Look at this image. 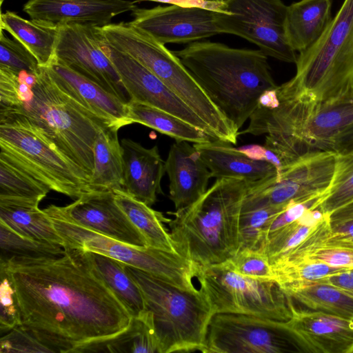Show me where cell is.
I'll return each instance as SVG.
<instances>
[{
    "mask_svg": "<svg viewBox=\"0 0 353 353\" xmlns=\"http://www.w3.org/2000/svg\"><path fill=\"white\" fill-rule=\"evenodd\" d=\"M0 269L14 290L19 327L50 352H99L132 316L91 270L81 250L54 257L12 258Z\"/></svg>",
    "mask_w": 353,
    "mask_h": 353,
    "instance_id": "6da1fadb",
    "label": "cell"
},
{
    "mask_svg": "<svg viewBox=\"0 0 353 353\" xmlns=\"http://www.w3.org/2000/svg\"><path fill=\"white\" fill-rule=\"evenodd\" d=\"M275 88L261 96L248 127L239 135H265L264 145L276 153L285 167L308 153L334 152L338 140L353 127V100L284 101L277 98Z\"/></svg>",
    "mask_w": 353,
    "mask_h": 353,
    "instance_id": "7a4b0ae2",
    "label": "cell"
},
{
    "mask_svg": "<svg viewBox=\"0 0 353 353\" xmlns=\"http://www.w3.org/2000/svg\"><path fill=\"white\" fill-rule=\"evenodd\" d=\"M210 99L239 131L261 96L277 86L268 56L212 41L190 43L173 51Z\"/></svg>",
    "mask_w": 353,
    "mask_h": 353,
    "instance_id": "3957f363",
    "label": "cell"
},
{
    "mask_svg": "<svg viewBox=\"0 0 353 353\" xmlns=\"http://www.w3.org/2000/svg\"><path fill=\"white\" fill-rule=\"evenodd\" d=\"M253 183L216 179L194 203L168 212L166 223L178 254L205 266L230 260L240 250L239 221Z\"/></svg>",
    "mask_w": 353,
    "mask_h": 353,
    "instance_id": "277c9868",
    "label": "cell"
},
{
    "mask_svg": "<svg viewBox=\"0 0 353 353\" xmlns=\"http://www.w3.org/2000/svg\"><path fill=\"white\" fill-rule=\"evenodd\" d=\"M296 73L275 88L280 100L330 103L353 100V0H344L322 36L299 52Z\"/></svg>",
    "mask_w": 353,
    "mask_h": 353,
    "instance_id": "5b68a950",
    "label": "cell"
},
{
    "mask_svg": "<svg viewBox=\"0 0 353 353\" xmlns=\"http://www.w3.org/2000/svg\"><path fill=\"white\" fill-rule=\"evenodd\" d=\"M105 41L134 58L183 100L208 125L215 140L233 145L239 131L172 51L130 22L101 26Z\"/></svg>",
    "mask_w": 353,
    "mask_h": 353,
    "instance_id": "8992f818",
    "label": "cell"
},
{
    "mask_svg": "<svg viewBox=\"0 0 353 353\" xmlns=\"http://www.w3.org/2000/svg\"><path fill=\"white\" fill-rule=\"evenodd\" d=\"M0 108V157L73 199L92 191L90 176L42 128L14 108Z\"/></svg>",
    "mask_w": 353,
    "mask_h": 353,
    "instance_id": "52a82bcc",
    "label": "cell"
},
{
    "mask_svg": "<svg viewBox=\"0 0 353 353\" xmlns=\"http://www.w3.org/2000/svg\"><path fill=\"white\" fill-rule=\"evenodd\" d=\"M152 315L158 353L203 352L214 312L199 288L188 291L125 264Z\"/></svg>",
    "mask_w": 353,
    "mask_h": 353,
    "instance_id": "ba28073f",
    "label": "cell"
},
{
    "mask_svg": "<svg viewBox=\"0 0 353 353\" xmlns=\"http://www.w3.org/2000/svg\"><path fill=\"white\" fill-rule=\"evenodd\" d=\"M32 90L30 101L12 108L42 128L59 148L90 178L95 139L98 133L109 125L63 92L46 68L39 67Z\"/></svg>",
    "mask_w": 353,
    "mask_h": 353,
    "instance_id": "9c48e42d",
    "label": "cell"
},
{
    "mask_svg": "<svg viewBox=\"0 0 353 353\" xmlns=\"http://www.w3.org/2000/svg\"><path fill=\"white\" fill-rule=\"evenodd\" d=\"M195 279L214 314H246L281 321L292 317V299L274 280L241 274L227 261L198 265Z\"/></svg>",
    "mask_w": 353,
    "mask_h": 353,
    "instance_id": "30bf717a",
    "label": "cell"
},
{
    "mask_svg": "<svg viewBox=\"0 0 353 353\" xmlns=\"http://www.w3.org/2000/svg\"><path fill=\"white\" fill-rule=\"evenodd\" d=\"M63 248L99 253L150 273L179 288L196 291L198 265L182 255L151 247H138L74 223L50 217Z\"/></svg>",
    "mask_w": 353,
    "mask_h": 353,
    "instance_id": "8fae6325",
    "label": "cell"
},
{
    "mask_svg": "<svg viewBox=\"0 0 353 353\" xmlns=\"http://www.w3.org/2000/svg\"><path fill=\"white\" fill-rule=\"evenodd\" d=\"M337 154L331 151L303 155L278 174L253 183L242 210L265 205H287L326 193L332 181Z\"/></svg>",
    "mask_w": 353,
    "mask_h": 353,
    "instance_id": "7c38bea8",
    "label": "cell"
},
{
    "mask_svg": "<svg viewBox=\"0 0 353 353\" xmlns=\"http://www.w3.org/2000/svg\"><path fill=\"white\" fill-rule=\"evenodd\" d=\"M287 8L281 0H225L224 13H218L219 30L248 40L268 57L296 63L298 55L285 36Z\"/></svg>",
    "mask_w": 353,
    "mask_h": 353,
    "instance_id": "4fadbf2b",
    "label": "cell"
},
{
    "mask_svg": "<svg viewBox=\"0 0 353 353\" xmlns=\"http://www.w3.org/2000/svg\"><path fill=\"white\" fill-rule=\"evenodd\" d=\"M299 352L285 321L238 314L216 313L208 329L203 353Z\"/></svg>",
    "mask_w": 353,
    "mask_h": 353,
    "instance_id": "5bb4252c",
    "label": "cell"
},
{
    "mask_svg": "<svg viewBox=\"0 0 353 353\" xmlns=\"http://www.w3.org/2000/svg\"><path fill=\"white\" fill-rule=\"evenodd\" d=\"M58 26L55 58L128 103V95L119 74L102 49L101 26L91 24Z\"/></svg>",
    "mask_w": 353,
    "mask_h": 353,
    "instance_id": "9a60e30c",
    "label": "cell"
},
{
    "mask_svg": "<svg viewBox=\"0 0 353 353\" xmlns=\"http://www.w3.org/2000/svg\"><path fill=\"white\" fill-rule=\"evenodd\" d=\"M50 217L83 227L125 243L146 247V242L115 201L112 190L92 191L65 206L43 209Z\"/></svg>",
    "mask_w": 353,
    "mask_h": 353,
    "instance_id": "2e32d148",
    "label": "cell"
},
{
    "mask_svg": "<svg viewBox=\"0 0 353 353\" xmlns=\"http://www.w3.org/2000/svg\"><path fill=\"white\" fill-rule=\"evenodd\" d=\"M101 46L119 74L129 101L161 109L199 128L211 137L209 128L203 121L157 76L132 57L109 45L103 35Z\"/></svg>",
    "mask_w": 353,
    "mask_h": 353,
    "instance_id": "e0dca14e",
    "label": "cell"
},
{
    "mask_svg": "<svg viewBox=\"0 0 353 353\" xmlns=\"http://www.w3.org/2000/svg\"><path fill=\"white\" fill-rule=\"evenodd\" d=\"M218 11L176 5L152 8H135L132 25L163 44L192 43L221 34Z\"/></svg>",
    "mask_w": 353,
    "mask_h": 353,
    "instance_id": "ac0fdd59",
    "label": "cell"
},
{
    "mask_svg": "<svg viewBox=\"0 0 353 353\" xmlns=\"http://www.w3.org/2000/svg\"><path fill=\"white\" fill-rule=\"evenodd\" d=\"M287 330L299 352L350 353L353 347V321L321 311L298 309L291 303Z\"/></svg>",
    "mask_w": 353,
    "mask_h": 353,
    "instance_id": "d6986e66",
    "label": "cell"
},
{
    "mask_svg": "<svg viewBox=\"0 0 353 353\" xmlns=\"http://www.w3.org/2000/svg\"><path fill=\"white\" fill-rule=\"evenodd\" d=\"M137 8L129 0H28L23 10L31 19L57 26L91 24L103 26Z\"/></svg>",
    "mask_w": 353,
    "mask_h": 353,
    "instance_id": "ffe728a7",
    "label": "cell"
},
{
    "mask_svg": "<svg viewBox=\"0 0 353 353\" xmlns=\"http://www.w3.org/2000/svg\"><path fill=\"white\" fill-rule=\"evenodd\" d=\"M46 68L63 92L108 125L119 130L132 124L128 117V103L56 58Z\"/></svg>",
    "mask_w": 353,
    "mask_h": 353,
    "instance_id": "44dd1931",
    "label": "cell"
},
{
    "mask_svg": "<svg viewBox=\"0 0 353 353\" xmlns=\"http://www.w3.org/2000/svg\"><path fill=\"white\" fill-rule=\"evenodd\" d=\"M165 165L170 181L169 198L176 210L192 204L207 191L212 173L189 142L172 144Z\"/></svg>",
    "mask_w": 353,
    "mask_h": 353,
    "instance_id": "7402d4cb",
    "label": "cell"
},
{
    "mask_svg": "<svg viewBox=\"0 0 353 353\" xmlns=\"http://www.w3.org/2000/svg\"><path fill=\"white\" fill-rule=\"evenodd\" d=\"M123 159L122 190L152 206L163 194L161 182L165 173V161L157 145L146 148L130 139L121 142Z\"/></svg>",
    "mask_w": 353,
    "mask_h": 353,
    "instance_id": "603a6c76",
    "label": "cell"
},
{
    "mask_svg": "<svg viewBox=\"0 0 353 353\" xmlns=\"http://www.w3.org/2000/svg\"><path fill=\"white\" fill-rule=\"evenodd\" d=\"M193 145L210 170L212 177L255 183L277 174L273 165L250 159L230 143L212 140Z\"/></svg>",
    "mask_w": 353,
    "mask_h": 353,
    "instance_id": "cb8c5ba5",
    "label": "cell"
},
{
    "mask_svg": "<svg viewBox=\"0 0 353 353\" xmlns=\"http://www.w3.org/2000/svg\"><path fill=\"white\" fill-rule=\"evenodd\" d=\"M331 0H301L288 6L285 30L288 44L301 52L322 36L332 20Z\"/></svg>",
    "mask_w": 353,
    "mask_h": 353,
    "instance_id": "d4e9b609",
    "label": "cell"
},
{
    "mask_svg": "<svg viewBox=\"0 0 353 353\" xmlns=\"http://www.w3.org/2000/svg\"><path fill=\"white\" fill-rule=\"evenodd\" d=\"M39 201L0 198V223L17 234L39 242L64 245L52 219L39 208Z\"/></svg>",
    "mask_w": 353,
    "mask_h": 353,
    "instance_id": "484cf974",
    "label": "cell"
},
{
    "mask_svg": "<svg viewBox=\"0 0 353 353\" xmlns=\"http://www.w3.org/2000/svg\"><path fill=\"white\" fill-rule=\"evenodd\" d=\"M0 28L9 32L35 57L39 67L48 68L55 59L59 26L36 20H28L17 13H1Z\"/></svg>",
    "mask_w": 353,
    "mask_h": 353,
    "instance_id": "4316f807",
    "label": "cell"
},
{
    "mask_svg": "<svg viewBox=\"0 0 353 353\" xmlns=\"http://www.w3.org/2000/svg\"><path fill=\"white\" fill-rule=\"evenodd\" d=\"M92 271L100 278L132 317L145 310L142 292L125 269V263L111 257L90 251L81 250Z\"/></svg>",
    "mask_w": 353,
    "mask_h": 353,
    "instance_id": "83f0119b",
    "label": "cell"
},
{
    "mask_svg": "<svg viewBox=\"0 0 353 353\" xmlns=\"http://www.w3.org/2000/svg\"><path fill=\"white\" fill-rule=\"evenodd\" d=\"M118 130L110 126L102 129L94 144V168L90 178L92 191L122 190L123 149Z\"/></svg>",
    "mask_w": 353,
    "mask_h": 353,
    "instance_id": "f1b7e54d",
    "label": "cell"
},
{
    "mask_svg": "<svg viewBox=\"0 0 353 353\" xmlns=\"http://www.w3.org/2000/svg\"><path fill=\"white\" fill-rule=\"evenodd\" d=\"M112 191L116 203L142 234L147 246L178 254L170 231L165 226L168 218L122 190Z\"/></svg>",
    "mask_w": 353,
    "mask_h": 353,
    "instance_id": "f546056e",
    "label": "cell"
},
{
    "mask_svg": "<svg viewBox=\"0 0 353 353\" xmlns=\"http://www.w3.org/2000/svg\"><path fill=\"white\" fill-rule=\"evenodd\" d=\"M128 117L137 123L173 138L176 141L201 143L212 140L199 128L161 109L139 102L128 101Z\"/></svg>",
    "mask_w": 353,
    "mask_h": 353,
    "instance_id": "4dcf8cb0",
    "label": "cell"
},
{
    "mask_svg": "<svg viewBox=\"0 0 353 353\" xmlns=\"http://www.w3.org/2000/svg\"><path fill=\"white\" fill-rule=\"evenodd\" d=\"M283 291L292 300L310 310L353 321V296L333 285L313 282Z\"/></svg>",
    "mask_w": 353,
    "mask_h": 353,
    "instance_id": "1f68e13d",
    "label": "cell"
},
{
    "mask_svg": "<svg viewBox=\"0 0 353 353\" xmlns=\"http://www.w3.org/2000/svg\"><path fill=\"white\" fill-rule=\"evenodd\" d=\"M325 215L319 208H316L307 212L298 220L270 234L263 249L270 264L272 265L301 243L322 221Z\"/></svg>",
    "mask_w": 353,
    "mask_h": 353,
    "instance_id": "d6a6232c",
    "label": "cell"
},
{
    "mask_svg": "<svg viewBox=\"0 0 353 353\" xmlns=\"http://www.w3.org/2000/svg\"><path fill=\"white\" fill-rule=\"evenodd\" d=\"M102 352H158V343L150 312L145 310L139 316L132 317L128 329L109 341Z\"/></svg>",
    "mask_w": 353,
    "mask_h": 353,
    "instance_id": "836d02e7",
    "label": "cell"
},
{
    "mask_svg": "<svg viewBox=\"0 0 353 353\" xmlns=\"http://www.w3.org/2000/svg\"><path fill=\"white\" fill-rule=\"evenodd\" d=\"M50 190L30 174L0 157V198L41 202Z\"/></svg>",
    "mask_w": 353,
    "mask_h": 353,
    "instance_id": "e575fe53",
    "label": "cell"
},
{
    "mask_svg": "<svg viewBox=\"0 0 353 353\" xmlns=\"http://www.w3.org/2000/svg\"><path fill=\"white\" fill-rule=\"evenodd\" d=\"M287 205H265L242 210L239 221L240 249L263 251L269 226Z\"/></svg>",
    "mask_w": 353,
    "mask_h": 353,
    "instance_id": "d590c367",
    "label": "cell"
},
{
    "mask_svg": "<svg viewBox=\"0 0 353 353\" xmlns=\"http://www.w3.org/2000/svg\"><path fill=\"white\" fill-rule=\"evenodd\" d=\"M0 261L12 258L54 257L63 254L64 248L23 237L0 223Z\"/></svg>",
    "mask_w": 353,
    "mask_h": 353,
    "instance_id": "8d00e7d4",
    "label": "cell"
},
{
    "mask_svg": "<svg viewBox=\"0 0 353 353\" xmlns=\"http://www.w3.org/2000/svg\"><path fill=\"white\" fill-rule=\"evenodd\" d=\"M271 265L274 279L283 290L316 282L322 278L349 270L315 261H305L296 264L275 263Z\"/></svg>",
    "mask_w": 353,
    "mask_h": 353,
    "instance_id": "74e56055",
    "label": "cell"
},
{
    "mask_svg": "<svg viewBox=\"0 0 353 353\" xmlns=\"http://www.w3.org/2000/svg\"><path fill=\"white\" fill-rule=\"evenodd\" d=\"M353 201V154H337L331 185L319 208L325 214Z\"/></svg>",
    "mask_w": 353,
    "mask_h": 353,
    "instance_id": "f35d334b",
    "label": "cell"
},
{
    "mask_svg": "<svg viewBox=\"0 0 353 353\" xmlns=\"http://www.w3.org/2000/svg\"><path fill=\"white\" fill-rule=\"evenodd\" d=\"M25 72L0 66V106L20 107L31 100L33 87L26 82Z\"/></svg>",
    "mask_w": 353,
    "mask_h": 353,
    "instance_id": "ab89813d",
    "label": "cell"
},
{
    "mask_svg": "<svg viewBox=\"0 0 353 353\" xmlns=\"http://www.w3.org/2000/svg\"><path fill=\"white\" fill-rule=\"evenodd\" d=\"M0 66L7 67L17 72L26 71L37 73L39 65L32 53L19 41L0 32Z\"/></svg>",
    "mask_w": 353,
    "mask_h": 353,
    "instance_id": "60d3db41",
    "label": "cell"
},
{
    "mask_svg": "<svg viewBox=\"0 0 353 353\" xmlns=\"http://www.w3.org/2000/svg\"><path fill=\"white\" fill-rule=\"evenodd\" d=\"M227 262L241 274L256 279L274 280L269 259L262 250L240 249Z\"/></svg>",
    "mask_w": 353,
    "mask_h": 353,
    "instance_id": "b9f144b4",
    "label": "cell"
},
{
    "mask_svg": "<svg viewBox=\"0 0 353 353\" xmlns=\"http://www.w3.org/2000/svg\"><path fill=\"white\" fill-rule=\"evenodd\" d=\"M305 261L321 262L333 267L352 269L353 244L328 237L302 262Z\"/></svg>",
    "mask_w": 353,
    "mask_h": 353,
    "instance_id": "7bdbcfd3",
    "label": "cell"
},
{
    "mask_svg": "<svg viewBox=\"0 0 353 353\" xmlns=\"http://www.w3.org/2000/svg\"><path fill=\"white\" fill-rule=\"evenodd\" d=\"M0 330L8 332L21 324L15 293L7 274L0 269Z\"/></svg>",
    "mask_w": 353,
    "mask_h": 353,
    "instance_id": "ee69618b",
    "label": "cell"
},
{
    "mask_svg": "<svg viewBox=\"0 0 353 353\" xmlns=\"http://www.w3.org/2000/svg\"><path fill=\"white\" fill-rule=\"evenodd\" d=\"M330 239L353 244V201L327 214Z\"/></svg>",
    "mask_w": 353,
    "mask_h": 353,
    "instance_id": "f6af8a7d",
    "label": "cell"
},
{
    "mask_svg": "<svg viewBox=\"0 0 353 353\" xmlns=\"http://www.w3.org/2000/svg\"><path fill=\"white\" fill-rule=\"evenodd\" d=\"M325 194L326 193L303 201L289 203L285 209L269 226L267 231V239L270 234L300 219L307 212L318 208L322 202Z\"/></svg>",
    "mask_w": 353,
    "mask_h": 353,
    "instance_id": "bcb514c9",
    "label": "cell"
},
{
    "mask_svg": "<svg viewBox=\"0 0 353 353\" xmlns=\"http://www.w3.org/2000/svg\"><path fill=\"white\" fill-rule=\"evenodd\" d=\"M0 352H50L45 346L19 327L11 330L1 338Z\"/></svg>",
    "mask_w": 353,
    "mask_h": 353,
    "instance_id": "7dc6e473",
    "label": "cell"
},
{
    "mask_svg": "<svg viewBox=\"0 0 353 353\" xmlns=\"http://www.w3.org/2000/svg\"><path fill=\"white\" fill-rule=\"evenodd\" d=\"M238 149L252 159L271 163L276 168L277 174L285 167L280 157L264 145L251 144L241 146Z\"/></svg>",
    "mask_w": 353,
    "mask_h": 353,
    "instance_id": "c3c4849f",
    "label": "cell"
},
{
    "mask_svg": "<svg viewBox=\"0 0 353 353\" xmlns=\"http://www.w3.org/2000/svg\"><path fill=\"white\" fill-rule=\"evenodd\" d=\"M316 282L333 285L353 296V268L322 278Z\"/></svg>",
    "mask_w": 353,
    "mask_h": 353,
    "instance_id": "681fc988",
    "label": "cell"
},
{
    "mask_svg": "<svg viewBox=\"0 0 353 353\" xmlns=\"http://www.w3.org/2000/svg\"><path fill=\"white\" fill-rule=\"evenodd\" d=\"M137 1H150L168 3L170 5H176L185 7H199L210 9L224 13L223 3H216L209 0H137Z\"/></svg>",
    "mask_w": 353,
    "mask_h": 353,
    "instance_id": "f907efd6",
    "label": "cell"
},
{
    "mask_svg": "<svg viewBox=\"0 0 353 353\" xmlns=\"http://www.w3.org/2000/svg\"><path fill=\"white\" fill-rule=\"evenodd\" d=\"M334 152L340 154H353V127L338 140Z\"/></svg>",
    "mask_w": 353,
    "mask_h": 353,
    "instance_id": "816d5d0a",
    "label": "cell"
},
{
    "mask_svg": "<svg viewBox=\"0 0 353 353\" xmlns=\"http://www.w3.org/2000/svg\"><path fill=\"white\" fill-rule=\"evenodd\" d=\"M216 3H223L225 0H209Z\"/></svg>",
    "mask_w": 353,
    "mask_h": 353,
    "instance_id": "f5cc1de1",
    "label": "cell"
},
{
    "mask_svg": "<svg viewBox=\"0 0 353 353\" xmlns=\"http://www.w3.org/2000/svg\"><path fill=\"white\" fill-rule=\"evenodd\" d=\"M4 0H0V5L1 6Z\"/></svg>",
    "mask_w": 353,
    "mask_h": 353,
    "instance_id": "db71d44e",
    "label": "cell"
},
{
    "mask_svg": "<svg viewBox=\"0 0 353 353\" xmlns=\"http://www.w3.org/2000/svg\"><path fill=\"white\" fill-rule=\"evenodd\" d=\"M350 353H353V347L351 349Z\"/></svg>",
    "mask_w": 353,
    "mask_h": 353,
    "instance_id": "11a10c76",
    "label": "cell"
}]
</instances>
